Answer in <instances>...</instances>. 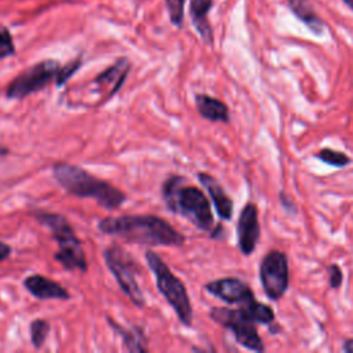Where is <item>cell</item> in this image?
Masks as SVG:
<instances>
[{"instance_id":"6da1fadb","label":"cell","mask_w":353,"mask_h":353,"mask_svg":"<svg viewBox=\"0 0 353 353\" xmlns=\"http://www.w3.org/2000/svg\"><path fill=\"white\" fill-rule=\"evenodd\" d=\"M98 229L110 236L121 237L130 243L145 245H182L185 236L157 215H121L108 216L98 222Z\"/></svg>"},{"instance_id":"7a4b0ae2","label":"cell","mask_w":353,"mask_h":353,"mask_svg":"<svg viewBox=\"0 0 353 353\" xmlns=\"http://www.w3.org/2000/svg\"><path fill=\"white\" fill-rule=\"evenodd\" d=\"M52 176L68 193L77 197L94 199L101 207L109 211L119 208L127 200L120 189L74 164H54Z\"/></svg>"},{"instance_id":"3957f363","label":"cell","mask_w":353,"mask_h":353,"mask_svg":"<svg viewBox=\"0 0 353 353\" xmlns=\"http://www.w3.org/2000/svg\"><path fill=\"white\" fill-rule=\"evenodd\" d=\"M183 182L182 176L172 175L163 183L161 194L167 208L171 212L181 214L197 229L210 232L214 225V216L207 196L199 188L182 186Z\"/></svg>"},{"instance_id":"277c9868","label":"cell","mask_w":353,"mask_h":353,"mask_svg":"<svg viewBox=\"0 0 353 353\" xmlns=\"http://www.w3.org/2000/svg\"><path fill=\"white\" fill-rule=\"evenodd\" d=\"M33 215L39 223L51 230L54 240L58 243L54 259L66 270L87 272V259L81 241L74 234L68 219L63 215L47 211H36Z\"/></svg>"},{"instance_id":"5b68a950","label":"cell","mask_w":353,"mask_h":353,"mask_svg":"<svg viewBox=\"0 0 353 353\" xmlns=\"http://www.w3.org/2000/svg\"><path fill=\"white\" fill-rule=\"evenodd\" d=\"M145 259H146L149 269L154 274L159 292L171 305L175 314L178 316L179 321L183 325L190 327L192 320H193V310H192V303H190L186 287L182 283V280L178 279L170 270V268L165 265V262L156 252L148 250L145 252Z\"/></svg>"},{"instance_id":"8992f818","label":"cell","mask_w":353,"mask_h":353,"mask_svg":"<svg viewBox=\"0 0 353 353\" xmlns=\"http://www.w3.org/2000/svg\"><path fill=\"white\" fill-rule=\"evenodd\" d=\"M103 259L108 269L119 283L120 290L137 307H143L145 296L135 279L138 268L128 252H125L120 245L113 244L103 251Z\"/></svg>"},{"instance_id":"52a82bcc","label":"cell","mask_w":353,"mask_h":353,"mask_svg":"<svg viewBox=\"0 0 353 353\" xmlns=\"http://www.w3.org/2000/svg\"><path fill=\"white\" fill-rule=\"evenodd\" d=\"M59 68L61 65L55 59H44L34 63L10 81L6 88V97L10 99H23L46 88L52 80H57Z\"/></svg>"},{"instance_id":"ba28073f","label":"cell","mask_w":353,"mask_h":353,"mask_svg":"<svg viewBox=\"0 0 353 353\" xmlns=\"http://www.w3.org/2000/svg\"><path fill=\"white\" fill-rule=\"evenodd\" d=\"M210 317L219 325L232 331L236 342L251 352H263L265 345L258 334L256 325L240 309L212 307Z\"/></svg>"},{"instance_id":"9c48e42d","label":"cell","mask_w":353,"mask_h":353,"mask_svg":"<svg viewBox=\"0 0 353 353\" xmlns=\"http://www.w3.org/2000/svg\"><path fill=\"white\" fill-rule=\"evenodd\" d=\"M259 280L265 295L270 301H279L288 290L290 266L287 255L280 250H270L261 261Z\"/></svg>"},{"instance_id":"30bf717a","label":"cell","mask_w":353,"mask_h":353,"mask_svg":"<svg viewBox=\"0 0 353 353\" xmlns=\"http://www.w3.org/2000/svg\"><path fill=\"white\" fill-rule=\"evenodd\" d=\"M261 237V225L258 218V207L254 203H247L239 215L237 221V244L243 255L248 256L256 248Z\"/></svg>"},{"instance_id":"8fae6325","label":"cell","mask_w":353,"mask_h":353,"mask_svg":"<svg viewBox=\"0 0 353 353\" xmlns=\"http://www.w3.org/2000/svg\"><path fill=\"white\" fill-rule=\"evenodd\" d=\"M204 288L208 294L230 305H241L247 299L254 296V292L250 288V285L237 277L216 279L207 283Z\"/></svg>"},{"instance_id":"7c38bea8","label":"cell","mask_w":353,"mask_h":353,"mask_svg":"<svg viewBox=\"0 0 353 353\" xmlns=\"http://www.w3.org/2000/svg\"><path fill=\"white\" fill-rule=\"evenodd\" d=\"M130 72V61L127 58H119L113 65L101 72L92 81L97 91L105 92V101L110 99L123 85Z\"/></svg>"},{"instance_id":"4fadbf2b","label":"cell","mask_w":353,"mask_h":353,"mask_svg":"<svg viewBox=\"0 0 353 353\" xmlns=\"http://www.w3.org/2000/svg\"><path fill=\"white\" fill-rule=\"evenodd\" d=\"M197 179L203 185V188H205V190L208 192L219 218H222L223 221H230L233 215V201L228 196L222 185L212 175L207 172H199Z\"/></svg>"},{"instance_id":"5bb4252c","label":"cell","mask_w":353,"mask_h":353,"mask_svg":"<svg viewBox=\"0 0 353 353\" xmlns=\"http://www.w3.org/2000/svg\"><path fill=\"white\" fill-rule=\"evenodd\" d=\"M23 287L37 299H70V294L57 281L44 277L43 274H32L23 280Z\"/></svg>"},{"instance_id":"9a60e30c","label":"cell","mask_w":353,"mask_h":353,"mask_svg":"<svg viewBox=\"0 0 353 353\" xmlns=\"http://www.w3.org/2000/svg\"><path fill=\"white\" fill-rule=\"evenodd\" d=\"M196 109L201 117L210 121H221L229 123V109L225 102L218 98L210 97L207 94H196L194 95Z\"/></svg>"},{"instance_id":"2e32d148","label":"cell","mask_w":353,"mask_h":353,"mask_svg":"<svg viewBox=\"0 0 353 353\" xmlns=\"http://www.w3.org/2000/svg\"><path fill=\"white\" fill-rule=\"evenodd\" d=\"M212 7V0H190V17L192 22L200 34V37L211 44L212 43V29L208 22V11Z\"/></svg>"},{"instance_id":"e0dca14e","label":"cell","mask_w":353,"mask_h":353,"mask_svg":"<svg viewBox=\"0 0 353 353\" xmlns=\"http://www.w3.org/2000/svg\"><path fill=\"white\" fill-rule=\"evenodd\" d=\"M290 10L294 15L303 22L314 34H320L324 29L323 19L316 14L309 0H287Z\"/></svg>"},{"instance_id":"ac0fdd59","label":"cell","mask_w":353,"mask_h":353,"mask_svg":"<svg viewBox=\"0 0 353 353\" xmlns=\"http://www.w3.org/2000/svg\"><path fill=\"white\" fill-rule=\"evenodd\" d=\"M109 325L121 336V341L124 343V347L128 352H146V336L139 327H131L124 328L120 324L114 323L112 319H108Z\"/></svg>"},{"instance_id":"d6986e66","label":"cell","mask_w":353,"mask_h":353,"mask_svg":"<svg viewBox=\"0 0 353 353\" xmlns=\"http://www.w3.org/2000/svg\"><path fill=\"white\" fill-rule=\"evenodd\" d=\"M250 320H252L255 324H272L274 321V312L272 307L266 303H262L255 299V295L250 299H247L244 303L239 307Z\"/></svg>"},{"instance_id":"ffe728a7","label":"cell","mask_w":353,"mask_h":353,"mask_svg":"<svg viewBox=\"0 0 353 353\" xmlns=\"http://www.w3.org/2000/svg\"><path fill=\"white\" fill-rule=\"evenodd\" d=\"M314 157L319 159L320 161H323V163H325L328 165L336 167V168H343V167H346L352 161V159L346 153L335 150V149H331V148L321 149L320 152H317L314 154Z\"/></svg>"},{"instance_id":"44dd1931","label":"cell","mask_w":353,"mask_h":353,"mask_svg":"<svg viewBox=\"0 0 353 353\" xmlns=\"http://www.w3.org/2000/svg\"><path fill=\"white\" fill-rule=\"evenodd\" d=\"M50 334V323L44 319H36L30 323V341L34 349H40Z\"/></svg>"},{"instance_id":"7402d4cb","label":"cell","mask_w":353,"mask_h":353,"mask_svg":"<svg viewBox=\"0 0 353 353\" xmlns=\"http://www.w3.org/2000/svg\"><path fill=\"white\" fill-rule=\"evenodd\" d=\"M165 6H167V10H168L170 21L178 28L182 26L185 0H165Z\"/></svg>"},{"instance_id":"603a6c76","label":"cell","mask_w":353,"mask_h":353,"mask_svg":"<svg viewBox=\"0 0 353 353\" xmlns=\"http://www.w3.org/2000/svg\"><path fill=\"white\" fill-rule=\"evenodd\" d=\"M15 54V46L8 28L0 25V59Z\"/></svg>"},{"instance_id":"cb8c5ba5","label":"cell","mask_w":353,"mask_h":353,"mask_svg":"<svg viewBox=\"0 0 353 353\" xmlns=\"http://www.w3.org/2000/svg\"><path fill=\"white\" fill-rule=\"evenodd\" d=\"M80 66H81V59L80 58H76V59L68 62L66 65L61 66L59 72H58V76H57V80H55V84L58 87L63 85L79 70Z\"/></svg>"},{"instance_id":"d4e9b609","label":"cell","mask_w":353,"mask_h":353,"mask_svg":"<svg viewBox=\"0 0 353 353\" xmlns=\"http://www.w3.org/2000/svg\"><path fill=\"white\" fill-rule=\"evenodd\" d=\"M328 272V285L332 290H338L343 281V274H342V269L336 265V263H331L327 268Z\"/></svg>"},{"instance_id":"484cf974","label":"cell","mask_w":353,"mask_h":353,"mask_svg":"<svg viewBox=\"0 0 353 353\" xmlns=\"http://www.w3.org/2000/svg\"><path fill=\"white\" fill-rule=\"evenodd\" d=\"M11 254V247L3 241H0V262L7 259Z\"/></svg>"},{"instance_id":"4316f807","label":"cell","mask_w":353,"mask_h":353,"mask_svg":"<svg viewBox=\"0 0 353 353\" xmlns=\"http://www.w3.org/2000/svg\"><path fill=\"white\" fill-rule=\"evenodd\" d=\"M342 349H343V352H346V353H353V338L345 339Z\"/></svg>"},{"instance_id":"83f0119b","label":"cell","mask_w":353,"mask_h":353,"mask_svg":"<svg viewBox=\"0 0 353 353\" xmlns=\"http://www.w3.org/2000/svg\"><path fill=\"white\" fill-rule=\"evenodd\" d=\"M8 153V149H6L4 146H0V156H6Z\"/></svg>"},{"instance_id":"f1b7e54d","label":"cell","mask_w":353,"mask_h":353,"mask_svg":"<svg viewBox=\"0 0 353 353\" xmlns=\"http://www.w3.org/2000/svg\"><path fill=\"white\" fill-rule=\"evenodd\" d=\"M343 3H345L350 10H353V0H343Z\"/></svg>"}]
</instances>
